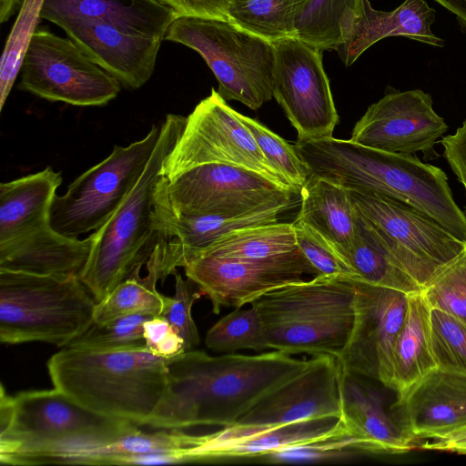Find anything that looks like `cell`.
Returning a JSON list of instances; mask_svg holds the SVG:
<instances>
[{
  "label": "cell",
  "mask_w": 466,
  "mask_h": 466,
  "mask_svg": "<svg viewBox=\"0 0 466 466\" xmlns=\"http://www.w3.org/2000/svg\"><path fill=\"white\" fill-rule=\"evenodd\" d=\"M309 362L279 350L221 356L186 350L168 359L165 390L145 425L165 430L229 427L257 400Z\"/></svg>",
  "instance_id": "cell-1"
},
{
  "label": "cell",
  "mask_w": 466,
  "mask_h": 466,
  "mask_svg": "<svg viewBox=\"0 0 466 466\" xmlns=\"http://www.w3.org/2000/svg\"><path fill=\"white\" fill-rule=\"evenodd\" d=\"M294 147L310 176L406 203L466 243V215L441 168L413 154L385 152L333 137L296 141Z\"/></svg>",
  "instance_id": "cell-2"
},
{
  "label": "cell",
  "mask_w": 466,
  "mask_h": 466,
  "mask_svg": "<svg viewBox=\"0 0 466 466\" xmlns=\"http://www.w3.org/2000/svg\"><path fill=\"white\" fill-rule=\"evenodd\" d=\"M168 359L147 348L95 351L63 348L47 361L55 388L104 416L146 424L167 381Z\"/></svg>",
  "instance_id": "cell-3"
},
{
  "label": "cell",
  "mask_w": 466,
  "mask_h": 466,
  "mask_svg": "<svg viewBox=\"0 0 466 466\" xmlns=\"http://www.w3.org/2000/svg\"><path fill=\"white\" fill-rule=\"evenodd\" d=\"M187 117L168 114L160 126L155 150L140 178L112 216L93 233V244L80 279L96 302L117 285L137 275L153 251L156 229V191L167 156L185 127Z\"/></svg>",
  "instance_id": "cell-4"
},
{
  "label": "cell",
  "mask_w": 466,
  "mask_h": 466,
  "mask_svg": "<svg viewBox=\"0 0 466 466\" xmlns=\"http://www.w3.org/2000/svg\"><path fill=\"white\" fill-rule=\"evenodd\" d=\"M351 278L317 275L283 285L251 303L260 314L269 350L337 358L351 331Z\"/></svg>",
  "instance_id": "cell-5"
},
{
  "label": "cell",
  "mask_w": 466,
  "mask_h": 466,
  "mask_svg": "<svg viewBox=\"0 0 466 466\" xmlns=\"http://www.w3.org/2000/svg\"><path fill=\"white\" fill-rule=\"evenodd\" d=\"M96 304L79 278L0 269V340L64 348L92 325Z\"/></svg>",
  "instance_id": "cell-6"
},
{
  "label": "cell",
  "mask_w": 466,
  "mask_h": 466,
  "mask_svg": "<svg viewBox=\"0 0 466 466\" xmlns=\"http://www.w3.org/2000/svg\"><path fill=\"white\" fill-rule=\"evenodd\" d=\"M164 40L198 52L218 79V92L225 100L257 110L272 98L275 51L271 42L227 19L194 16H177Z\"/></svg>",
  "instance_id": "cell-7"
},
{
  "label": "cell",
  "mask_w": 466,
  "mask_h": 466,
  "mask_svg": "<svg viewBox=\"0 0 466 466\" xmlns=\"http://www.w3.org/2000/svg\"><path fill=\"white\" fill-rule=\"evenodd\" d=\"M348 190L356 211L383 249L422 289L466 248L465 242L406 203Z\"/></svg>",
  "instance_id": "cell-8"
},
{
  "label": "cell",
  "mask_w": 466,
  "mask_h": 466,
  "mask_svg": "<svg viewBox=\"0 0 466 466\" xmlns=\"http://www.w3.org/2000/svg\"><path fill=\"white\" fill-rule=\"evenodd\" d=\"M14 415L0 432V461L86 440L114 438L135 422L111 418L78 404L60 390L23 391L14 397Z\"/></svg>",
  "instance_id": "cell-9"
},
{
  "label": "cell",
  "mask_w": 466,
  "mask_h": 466,
  "mask_svg": "<svg viewBox=\"0 0 466 466\" xmlns=\"http://www.w3.org/2000/svg\"><path fill=\"white\" fill-rule=\"evenodd\" d=\"M160 135L153 125L140 140L115 146L110 155L77 177L65 194L56 195L51 227L66 237L98 229L116 210L143 174Z\"/></svg>",
  "instance_id": "cell-10"
},
{
  "label": "cell",
  "mask_w": 466,
  "mask_h": 466,
  "mask_svg": "<svg viewBox=\"0 0 466 466\" xmlns=\"http://www.w3.org/2000/svg\"><path fill=\"white\" fill-rule=\"evenodd\" d=\"M25 49L19 69L20 89L77 106L106 105L120 92V82L69 37L35 28Z\"/></svg>",
  "instance_id": "cell-11"
},
{
  "label": "cell",
  "mask_w": 466,
  "mask_h": 466,
  "mask_svg": "<svg viewBox=\"0 0 466 466\" xmlns=\"http://www.w3.org/2000/svg\"><path fill=\"white\" fill-rule=\"evenodd\" d=\"M211 163L257 172L294 191L266 159L237 111L214 88L187 116L182 134L165 158L161 173L170 178L193 167Z\"/></svg>",
  "instance_id": "cell-12"
},
{
  "label": "cell",
  "mask_w": 466,
  "mask_h": 466,
  "mask_svg": "<svg viewBox=\"0 0 466 466\" xmlns=\"http://www.w3.org/2000/svg\"><path fill=\"white\" fill-rule=\"evenodd\" d=\"M293 194L257 172L220 163L196 166L170 178L161 175L157 186L158 200L177 216L245 213L292 199Z\"/></svg>",
  "instance_id": "cell-13"
},
{
  "label": "cell",
  "mask_w": 466,
  "mask_h": 466,
  "mask_svg": "<svg viewBox=\"0 0 466 466\" xmlns=\"http://www.w3.org/2000/svg\"><path fill=\"white\" fill-rule=\"evenodd\" d=\"M344 375L336 357L313 356L304 370L261 396L233 425L208 437L230 440L306 420L340 418Z\"/></svg>",
  "instance_id": "cell-14"
},
{
  "label": "cell",
  "mask_w": 466,
  "mask_h": 466,
  "mask_svg": "<svg viewBox=\"0 0 466 466\" xmlns=\"http://www.w3.org/2000/svg\"><path fill=\"white\" fill-rule=\"evenodd\" d=\"M273 96L298 133L297 142L331 137L339 123L322 50L297 37L272 43Z\"/></svg>",
  "instance_id": "cell-15"
},
{
  "label": "cell",
  "mask_w": 466,
  "mask_h": 466,
  "mask_svg": "<svg viewBox=\"0 0 466 466\" xmlns=\"http://www.w3.org/2000/svg\"><path fill=\"white\" fill-rule=\"evenodd\" d=\"M352 279L353 325L337 359L346 374L372 379L391 390L393 348L409 294Z\"/></svg>",
  "instance_id": "cell-16"
},
{
  "label": "cell",
  "mask_w": 466,
  "mask_h": 466,
  "mask_svg": "<svg viewBox=\"0 0 466 466\" xmlns=\"http://www.w3.org/2000/svg\"><path fill=\"white\" fill-rule=\"evenodd\" d=\"M185 274L206 295L218 314L222 308H241L283 285L317 276L299 248L264 258H237L200 255L185 268Z\"/></svg>",
  "instance_id": "cell-17"
},
{
  "label": "cell",
  "mask_w": 466,
  "mask_h": 466,
  "mask_svg": "<svg viewBox=\"0 0 466 466\" xmlns=\"http://www.w3.org/2000/svg\"><path fill=\"white\" fill-rule=\"evenodd\" d=\"M447 129L445 120L433 109L431 95L411 89L388 93L370 105L350 139L385 152L426 153Z\"/></svg>",
  "instance_id": "cell-18"
},
{
  "label": "cell",
  "mask_w": 466,
  "mask_h": 466,
  "mask_svg": "<svg viewBox=\"0 0 466 466\" xmlns=\"http://www.w3.org/2000/svg\"><path fill=\"white\" fill-rule=\"evenodd\" d=\"M52 23L60 26L97 66L127 87L140 88L153 75L164 38L81 17H57Z\"/></svg>",
  "instance_id": "cell-19"
},
{
  "label": "cell",
  "mask_w": 466,
  "mask_h": 466,
  "mask_svg": "<svg viewBox=\"0 0 466 466\" xmlns=\"http://www.w3.org/2000/svg\"><path fill=\"white\" fill-rule=\"evenodd\" d=\"M390 415L410 441L466 426V374L436 368L397 395Z\"/></svg>",
  "instance_id": "cell-20"
},
{
  "label": "cell",
  "mask_w": 466,
  "mask_h": 466,
  "mask_svg": "<svg viewBox=\"0 0 466 466\" xmlns=\"http://www.w3.org/2000/svg\"><path fill=\"white\" fill-rule=\"evenodd\" d=\"M202 439V435L178 429L147 433L137 427L110 439L86 440L41 450L25 456L23 464L121 465L128 456L185 451L199 445Z\"/></svg>",
  "instance_id": "cell-21"
},
{
  "label": "cell",
  "mask_w": 466,
  "mask_h": 466,
  "mask_svg": "<svg viewBox=\"0 0 466 466\" xmlns=\"http://www.w3.org/2000/svg\"><path fill=\"white\" fill-rule=\"evenodd\" d=\"M93 239V234L83 239L66 237L47 223L15 239L0 243V269L59 279H80Z\"/></svg>",
  "instance_id": "cell-22"
},
{
  "label": "cell",
  "mask_w": 466,
  "mask_h": 466,
  "mask_svg": "<svg viewBox=\"0 0 466 466\" xmlns=\"http://www.w3.org/2000/svg\"><path fill=\"white\" fill-rule=\"evenodd\" d=\"M435 18L436 11L425 0H405L390 12L376 10L369 0H363L361 15L341 46L344 64L350 66L372 45L390 36L443 46V39L431 31Z\"/></svg>",
  "instance_id": "cell-23"
},
{
  "label": "cell",
  "mask_w": 466,
  "mask_h": 466,
  "mask_svg": "<svg viewBox=\"0 0 466 466\" xmlns=\"http://www.w3.org/2000/svg\"><path fill=\"white\" fill-rule=\"evenodd\" d=\"M38 16L50 22L65 16L99 20L165 38L177 15L160 0H42Z\"/></svg>",
  "instance_id": "cell-24"
},
{
  "label": "cell",
  "mask_w": 466,
  "mask_h": 466,
  "mask_svg": "<svg viewBox=\"0 0 466 466\" xmlns=\"http://www.w3.org/2000/svg\"><path fill=\"white\" fill-rule=\"evenodd\" d=\"M339 424V418L325 417L230 440H212L208 434H204L199 445L183 451V454L188 462L225 458H261L282 448L323 439L333 433Z\"/></svg>",
  "instance_id": "cell-25"
},
{
  "label": "cell",
  "mask_w": 466,
  "mask_h": 466,
  "mask_svg": "<svg viewBox=\"0 0 466 466\" xmlns=\"http://www.w3.org/2000/svg\"><path fill=\"white\" fill-rule=\"evenodd\" d=\"M61 173L51 167L0 185V243L49 223Z\"/></svg>",
  "instance_id": "cell-26"
},
{
  "label": "cell",
  "mask_w": 466,
  "mask_h": 466,
  "mask_svg": "<svg viewBox=\"0 0 466 466\" xmlns=\"http://www.w3.org/2000/svg\"><path fill=\"white\" fill-rule=\"evenodd\" d=\"M299 195L300 208L296 219L316 229L344 257L351 246L357 226V212L349 190L310 176Z\"/></svg>",
  "instance_id": "cell-27"
},
{
  "label": "cell",
  "mask_w": 466,
  "mask_h": 466,
  "mask_svg": "<svg viewBox=\"0 0 466 466\" xmlns=\"http://www.w3.org/2000/svg\"><path fill=\"white\" fill-rule=\"evenodd\" d=\"M431 305L421 292L408 295L392 357V388L402 393L437 368L431 345Z\"/></svg>",
  "instance_id": "cell-28"
},
{
  "label": "cell",
  "mask_w": 466,
  "mask_h": 466,
  "mask_svg": "<svg viewBox=\"0 0 466 466\" xmlns=\"http://www.w3.org/2000/svg\"><path fill=\"white\" fill-rule=\"evenodd\" d=\"M340 419L358 437L376 447L380 454H402L416 448L380 400L344 372Z\"/></svg>",
  "instance_id": "cell-29"
},
{
  "label": "cell",
  "mask_w": 466,
  "mask_h": 466,
  "mask_svg": "<svg viewBox=\"0 0 466 466\" xmlns=\"http://www.w3.org/2000/svg\"><path fill=\"white\" fill-rule=\"evenodd\" d=\"M363 0H303L296 37L320 50L341 47L360 16Z\"/></svg>",
  "instance_id": "cell-30"
},
{
  "label": "cell",
  "mask_w": 466,
  "mask_h": 466,
  "mask_svg": "<svg viewBox=\"0 0 466 466\" xmlns=\"http://www.w3.org/2000/svg\"><path fill=\"white\" fill-rule=\"evenodd\" d=\"M343 258L354 279L406 294L422 291V288L393 262L358 212L355 235Z\"/></svg>",
  "instance_id": "cell-31"
},
{
  "label": "cell",
  "mask_w": 466,
  "mask_h": 466,
  "mask_svg": "<svg viewBox=\"0 0 466 466\" xmlns=\"http://www.w3.org/2000/svg\"><path fill=\"white\" fill-rule=\"evenodd\" d=\"M147 274L141 278L134 275L117 285L105 299L96 302L94 322L105 323L114 319L147 313L160 315L166 296L157 291L156 285L160 280L159 263L152 252L146 263Z\"/></svg>",
  "instance_id": "cell-32"
},
{
  "label": "cell",
  "mask_w": 466,
  "mask_h": 466,
  "mask_svg": "<svg viewBox=\"0 0 466 466\" xmlns=\"http://www.w3.org/2000/svg\"><path fill=\"white\" fill-rule=\"evenodd\" d=\"M296 248L293 222L276 221L232 231L217 239L198 256L208 254L237 258H264Z\"/></svg>",
  "instance_id": "cell-33"
},
{
  "label": "cell",
  "mask_w": 466,
  "mask_h": 466,
  "mask_svg": "<svg viewBox=\"0 0 466 466\" xmlns=\"http://www.w3.org/2000/svg\"><path fill=\"white\" fill-rule=\"evenodd\" d=\"M303 0H229L227 18L268 42L296 37V20Z\"/></svg>",
  "instance_id": "cell-34"
},
{
  "label": "cell",
  "mask_w": 466,
  "mask_h": 466,
  "mask_svg": "<svg viewBox=\"0 0 466 466\" xmlns=\"http://www.w3.org/2000/svg\"><path fill=\"white\" fill-rule=\"evenodd\" d=\"M206 346L215 352L234 353L238 350H269L266 329L258 309H239L221 318L207 332Z\"/></svg>",
  "instance_id": "cell-35"
},
{
  "label": "cell",
  "mask_w": 466,
  "mask_h": 466,
  "mask_svg": "<svg viewBox=\"0 0 466 466\" xmlns=\"http://www.w3.org/2000/svg\"><path fill=\"white\" fill-rule=\"evenodd\" d=\"M152 317L154 316L147 313H136L105 323L93 322L86 331L75 338L66 348L95 351L147 348L143 324Z\"/></svg>",
  "instance_id": "cell-36"
},
{
  "label": "cell",
  "mask_w": 466,
  "mask_h": 466,
  "mask_svg": "<svg viewBox=\"0 0 466 466\" xmlns=\"http://www.w3.org/2000/svg\"><path fill=\"white\" fill-rule=\"evenodd\" d=\"M237 115L250 131L268 163L296 193H299L310 177V171L294 145H290L257 120L238 112Z\"/></svg>",
  "instance_id": "cell-37"
},
{
  "label": "cell",
  "mask_w": 466,
  "mask_h": 466,
  "mask_svg": "<svg viewBox=\"0 0 466 466\" xmlns=\"http://www.w3.org/2000/svg\"><path fill=\"white\" fill-rule=\"evenodd\" d=\"M431 345L437 368L466 374V326L461 320L431 308Z\"/></svg>",
  "instance_id": "cell-38"
},
{
  "label": "cell",
  "mask_w": 466,
  "mask_h": 466,
  "mask_svg": "<svg viewBox=\"0 0 466 466\" xmlns=\"http://www.w3.org/2000/svg\"><path fill=\"white\" fill-rule=\"evenodd\" d=\"M431 308L440 309L466 326V248L422 289Z\"/></svg>",
  "instance_id": "cell-39"
},
{
  "label": "cell",
  "mask_w": 466,
  "mask_h": 466,
  "mask_svg": "<svg viewBox=\"0 0 466 466\" xmlns=\"http://www.w3.org/2000/svg\"><path fill=\"white\" fill-rule=\"evenodd\" d=\"M297 246L318 275H338L355 279L334 245L303 221H293Z\"/></svg>",
  "instance_id": "cell-40"
},
{
  "label": "cell",
  "mask_w": 466,
  "mask_h": 466,
  "mask_svg": "<svg viewBox=\"0 0 466 466\" xmlns=\"http://www.w3.org/2000/svg\"><path fill=\"white\" fill-rule=\"evenodd\" d=\"M175 294L166 297L160 316L167 319L184 340L186 350H192L200 342L197 325L192 317V307L203 293L193 291L188 280L175 274Z\"/></svg>",
  "instance_id": "cell-41"
},
{
  "label": "cell",
  "mask_w": 466,
  "mask_h": 466,
  "mask_svg": "<svg viewBox=\"0 0 466 466\" xmlns=\"http://www.w3.org/2000/svg\"><path fill=\"white\" fill-rule=\"evenodd\" d=\"M143 331L147 350L157 356L169 359L186 351L182 338L160 315L146 320Z\"/></svg>",
  "instance_id": "cell-42"
},
{
  "label": "cell",
  "mask_w": 466,
  "mask_h": 466,
  "mask_svg": "<svg viewBox=\"0 0 466 466\" xmlns=\"http://www.w3.org/2000/svg\"><path fill=\"white\" fill-rule=\"evenodd\" d=\"M441 144L444 157L464 187L466 198V120L454 134L442 137ZM464 213L466 215V206Z\"/></svg>",
  "instance_id": "cell-43"
},
{
  "label": "cell",
  "mask_w": 466,
  "mask_h": 466,
  "mask_svg": "<svg viewBox=\"0 0 466 466\" xmlns=\"http://www.w3.org/2000/svg\"><path fill=\"white\" fill-rule=\"evenodd\" d=\"M177 16L227 19L229 0H160Z\"/></svg>",
  "instance_id": "cell-44"
},
{
  "label": "cell",
  "mask_w": 466,
  "mask_h": 466,
  "mask_svg": "<svg viewBox=\"0 0 466 466\" xmlns=\"http://www.w3.org/2000/svg\"><path fill=\"white\" fill-rule=\"evenodd\" d=\"M420 449L466 454V426L418 445Z\"/></svg>",
  "instance_id": "cell-45"
},
{
  "label": "cell",
  "mask_w": 466,
  "mask_h": 466,
  "mask_svg": "<svg viewBox=\"0 0 466 466\" xmlns=\"http://www.w3.org/2000/svg\"><path fill=\"white\" fill-rule=\"evenodd\" d=\"M455 15L459 25L466 30V0H433Z\"/></svg>",
  "instance_id": "cell-46"
}]
</instances>
